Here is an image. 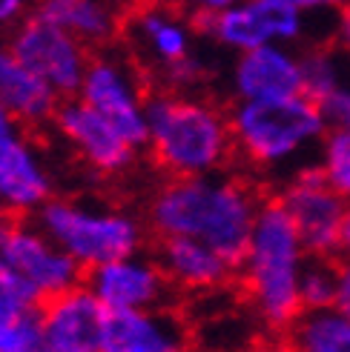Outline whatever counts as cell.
Instances as JSON below:
<instances>
[{
	"mask_svg": "<svg viewBox=\"0 0 350 352\" xmlns=\"http://www.w3.org/2000/svg\"><path fill=\"white\" fill-rule=\"evenodd\" d=\"M258 209L261 201L247 184L213 172L172 178L155 192L147 215L158 238L204 241L238 267Z\"/></svg>",
	"mask_w": 350,
	"mask_h": 352,
	"instance_id": "obj_1",
	"label": "cell"
},
{
	"mask_svg": "<svg viewBox=\"0 0 350 352\" xmlns=\"http://www.w3.org/2000/svg\"><path fill=\"white\" fill-rule=\"evenodd\" d=\"M307 255L282 201L261 204L238 275L250 307L270 329H287L302 315L299 280Z\"/></svg>",
	"mask_w": 350,
	"mask_h": 352,
	"instance_id": "obj_2",
	"label": "cell"
},
{
	"mask_svg": "<svg viewBox=\"0 0 350 352\" xmlns=\"http://www.w3.org/2000/svg\"><path fill=\"white\" fill-rule=\"evenodd\" d=\"M147 149L172 178L221 172L236 152L230 115L201 98L158 92L147 100Z\"/></svg>",
	"mask_w": 350,
	"mask_h": 352,
	"instance_id": "obj_3",
	"label": "cell"
},
{
	"mask_svg": "<svg viewBox=\"0 0 350 352\" xmlns=\"http://www.w3.org/2000/svg\"><path fill=\"white\" fill-rule=\"evenodd\" d=\"M236 152L247 164L273 169L307 152L327 135V115L313 98L238 100L230 112Z\"/></svg>",
	"mask_w": 350,
	"mask_h": 352,
	"instance_id": "obj_4",
	"label": "cell"
},
{
	"mask_svg": "<svg viewBox=\"0 0 350 352\" xmlns=\"http://www.w3.org/2000/svg\"><path fill=\"white\" fill-rule=\"evenodd\" d=\"M34 223L83 270L138 252L144 243V226L135 215L98 201L49 198L34 212Z\"/></svg>",
	"mask_w": 350,
	"mask_h": 352,
	"instance_id": "obj_5",
	"label": "cell"
},
{
	"mask_svg": "<svg viewBox=\"0 0 350 352\" xmlns=\"http://www.w3.org/2000/svg\"><path fill=\"white\" fill-rule=\"evenodd\" d=\"M0 267L26 280L41 301L83 284L81 263L63 252L38 223L17 218L0 221Z\"/></svg>",
	"mask_w": 350,
	"mask_h": 352,
	"instance_id": "obj_6",
	"label": "cell"
},
{
	"mask_svg": "<svg viewBox=\"0 0 350 352\" xmlns=\"http://www.w3.org/2000/svg\"><path fill=\"white\" fill-rule=\"evenodd\" d=\"M26 129V123L0 107V212L12 218L34 215L55 198L52 172Z\"/></svg>",
	"mask_w": 350,
	"mask_h": 352,
	"instance_id": "obj_7",
	"label": "cell"
},
{
	"mask_svg": "<svg viewBox=\"0 0 350 352\" xmlns=\"http://www.w3.org/2000/svg\"><path fill=\"white\" fill-rule=\"evenodd\" d=\"M9 46L32 72H38L61 95V100L75 98L81 92L86 66H90L92 58L90 46L78 41L75 34H69L58 23H52L34 12L17 26Z\"/></svg>",
	"mask_w": 350,
	"mask_h": 352,
	"instance_id": "obj_8",
	"label": "cell"
},
{
	"mask_svg": "<svg viewBox=\"0 0 350 352\" xmlns=\"http://www.w3.org/2000/svg\"><path fill=\"white\" fill-rule=\"evenodd\" d=\"M83 287L107 307V312L161 309L172 289L161 261L141 250L86 270Z\"/></svg>",
	"mask_w": 350,
	"mask_h": 352,
	"instance_id": "obj_9",
	"label": "cell"
},
{
	"mask_svg": "<svg viewBox=\"0 0 350 352\" xmlns=\"http://www.w3.org/2000/svg\"><path fill=\"white\" fill-rule=\"evenodd\" d=\"M78 98L101 112L135 149L147 146V92L132 69L110 58H92Z\"/></svg>",
	"mask_w": 350,
	"mask_h": 352,
	"instance_id": "obj_10",
	"label": "cell"
},
{
	"mask_svg": "<svg viewBox=\"0 0 350 352\" xmlns=\"http://www.w3.org/2000/svg\"><path fill=\"white\" fill-rule=\"evenodd\" d=\"M282 206L302 235L310 255H336L339 226L344 218L347 201L327 184L319 166H305L282 189Z\"/></svg>",
	"mask_w": 350,
	"mask_h": 352,
	"instance_id": "obj_11",
	"label": "cell"
},
{
	"mask_svg": "<svg viewBox=\"0 0 350 352\" xmlns=\"http://www.w3.org/2000/svg\"><path fill=\"white\" fill-rule=\"evenodd\" d=\"M58 135L98 175H121L135 161V146L81 98H66L52 118Z\"/></svg>",
	"mask_w": 350,
	"mask_h": 352,
	"instance_id": "obj_12",
	"label": "cell"
},
{
	"mask_svg": "<svg viewBox=\"0 0 350 352\" xmlns=\"http://www.w3.org/2000/svg\"><path fill=\"white\" fill-rule=\"evenodd\" d=\"M107 307L83 284L41 304V327L52 352H103Z\"/></svg>",
	"mask_w": 350,
	"mask_h": 352,
	"instance_id": "obj_13",
	"label": "cell"
},
{
	"mask_svg": "<svg viewBox=\"0 0 350 352\" xmlns=\"http://www.w3.org/2000/svg\"><path fill=\"white\" fill-rule=\"evenodd\" d=\"M233 86L238 100H285L305 95L302 58L270 43L241 52Z\"/></svg>",
	"mask_w": 350,
	"mask_h": 352,
	"instance_id": "obj_14",
	"label": "cell"
},
{
	"mask_svg": "<svg viewBox=\"0 0 350 352\" xmlns=\"http://www.w3.org/2000/svg\"><path fill=\"white\" fill-rule=\"evenodd\" d=\"M103 352H187V329L167 309L107 312Z\"/></svg>",
	"mask_w": 350,
	"mask_h": 352,
	"instance_id": "obj_15",
	"label": "cell"
},
{
	"mask_svg": "<svg viewBox=\"0 0 350 352\" xmlns=\"http://www.w3.org/2000/svg\"><path fill=\"white\" fill-rule=\"evenodd\" d=\"M158 261L169 284L187 292H213L238 270L230 258L196 238H161Z\"/></svg>",
	"mask_w": 350,
	"mask_h": 352,
	"instance_id": "obj_16",
	"label": "cell"
},
{
	"mask_svg": "<svg viewBox=\"0 0 350 352\" xmlns=\"http://www.w3.org/2000/svg\"><path fill=\"white\" fill-rule=\"evenodd\" d=\"M0 107L26 126H41L55 118L61 95L38 72H32L12 46H0Z\"/></svg>",
	"mask_w": 350,
	"mask_h": 352,
	"instance_id": "obj_17",
	"label": "cell"
},
{
	"mask_svg": "<svg viewBox=\"0 0 350 352\" xmlns=\"http://www.w3.org/2000/svg\"><path fill=\"white\" fill-rule=\"evenodd\" d=\"M38 14L75 34L86 46H103L118 38V14L98 0H41Z\"/></svg>",
	"mask_w": 350,
	"mask_h": 352,
	"instance_id": "obj_18",
	"label": "cell"
},
{
	"mask_svg": "<svg viewBox=\"0 0 350 352\" xmlns=\"http://www.w3.org/2000/svg\"><path fill=\"white\" fill-rule=\"evenodd\" d=\"M287 352H350V315L339 307L305 309L287 327Z\"/></svg>",
	"mask_w": 350,
	"mask_h": 352,
	"instance_id": "obj_19",
	"label": "cell"
},
{
	"mask_svg": "<svg viewBox=\"0 0 350 352\" xmlns=\"http://www.w3.org/2000/svg\"><path fill=\"white\" fill-rule=\"evenodd\" d=\"M0 352H52L43 338L41 307H17L0 295Z\"/></svg>",
	"mask_w": 350,
	"mask_h": 352,
	"instance_id": "obj_20",
	"label": "cell"
},
{
	"mask_svg": "<svg viewBox=\"0 0 350 352\" xmlns=\"http://www.w3.org/2000/svg\"><path fill=\"white\" fill-rule=\"evenodd\" d=\"M336 295H339V267H333V263L322 255L307 258L305 270H302V280H299L302 312L336 307Z\"/></svg>",
	"mask_w": 350,
	"mask_h": 352,
	"instance_id": "obj_21",
	"label": "cell"
},
{
	"mask_svg": "<svg viewBox=\"0 0 350 352\" xmlns=\"http://www.w3.org/2000/svg\"><path fill=\"white\" fill-rule=\"evenodd\" d=\"M319 169L327 184L350 204V126H333L322 138Z\"/></svg>",
	"mask_w": 350,
	"mask_h": 352,
	"instance_id": "obj_22",
	"label": "cell"
},
{
	"mask_svg": "<svg viewBox=\"0 0 350 352\" xmlns=\"http://www.w3.org/2000/svg\"><path fill=\"white\" fill-rule=\"evenodd\" d=\"M302 75H305V95L316 100L319 107H325L339 89H344L336 72V63L327 52H310V55H305Z\"/></svg>",
	"mask_w": 350,
	"mask_h": 352,
	"instance_id": "obj_23",
	"label": "cell"
},
{
	"mask_svg": "<svg viewBox=\"0 0 350 352\" xmlns=\"http://www.w3.org/2000/svg\"><path fill=\"white\" fill-rule=\"evenodd\" d=\"M253 14L273 38H296L299 34V6L290 0H253L247 3Z\"/></svg>",
	"mask_w": 350,
	"mask_h": 352,
	"instance_id": "obj_24",
	"label": "cell"
},
{
	"mask_svg": "<svg viewBox=\"0 0 350 352\" xmlns=\"http://www.w3.org/2000/svg\"><path fill=\"white\" fill-rule=\"evenodd\" d=\"M322 109L327 115V123H333V126H350V89H339Z\"/></svg>",
	"mask_w": 350,
	"mask_h": 352,
	"instance_id": "obj_25",
	"label": "cell"
},
{
	"mask_svg": "<svg viewBox=\"0 0 350 352\" xmlns=\"http://www.w3.org/2000/svg\"><path fill=\"white\" fill-rule=\"evenodd\" d=\"M336 307L350 315V263L339 267V295H336Z\"/></svg>",
	"mask_w": 350,
	"mask_h": 352,
	"instance_id": "obj_26",
	"label": "cell"
},
{
	"mask_svg": "<svg viewBox=\"0 0 350 352\" xmlns=\"http://www.w3.org/2000/svg\"><path fill=\"white\" fill-rule=\"evenodd\" d=\"M336 255L342 258V263H350V204H347V209H344V218H342V226H339Z\"/></svg>",
	"mask_w": 350,
	"mask_h": 352,
	"instance_id": "obj_27",
	"label": "cell"
},
{
	"mask_svg": "<svg viewBox=\"0 0 350 352\" xmlns=\"http://www.w3.org/2000/svg\"><path fill=\"white\" fill-rule=\"evenodd\" d=\"M17 12H21V0H0V26L12 23Z\"/></svg>",
	"mask_w": 350,
	"mask_h": 352,
	"instance_id": "obj_28",
	"label": "cell"
},
{
	"mask_svg": "<svg viewBox=\"0 0 350 352\" xmlns=\"http://www.w3.org/2000/svg\"><path fill=\"white\" fill-rule=\"evenodd\" d=\"M342 32H344V41L350 46V3H347V0L342 3Z\"/></svg>",
	"mask_w": 350,
	"mask_h": 352,
	"instance_id": "obj_29",
	"label": "cell"
},
{
	"mask_svg": "<svg viewBox=\"0 0 350 352\" xmlns=\"http://www.w3.org/2000/svg\"><path fill=\"white\" fill-rule=\"evenodd\" d=\"M290 3H296L299 9H307V6H325V3H344V0H290Z\"/></svg>",
	"mask_w": 350,
	"mask_h": 352,
	"instance_id": "obj_30",
	"label": "cell"
},
{
	"mask_svg": "<svg viewBox=\"0 0 350 352\" xmlns=\"http://www.w3.org/2000/svg\"><path fill=\"white\" fill-rule=\"evenodd\" d=\"M233 0H201V6H209V9H227Z\"/></svg>",
	"mask_w": 350,
	"mask_h": 352,
	"instance_id": "obj_31",
	"label": "cell"
}]
</instances>
